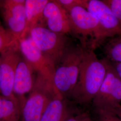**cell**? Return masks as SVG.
Instances as JSON below:
<instances>
[{"label": "cell", "mask_w": 121, "mask_h": 121, "mask_svg": "<svg viewBox=\"0 0 121 121\" xmlns=\"http://www.w3.org/2000/svg\"><path fill=\"white\" fill-rule=\"evenodd\" d=\"M106 73L105 59H99L93 49H85L78 81L70 97L76 103L89 104L98 93Z\"/></svg>", "instance_id": "cell-1"}, {"label": "cell", "mask_w": 121, "mask_h": 121, "mask_svg": "<svg viewBox=\"0 0 121 121\" xmlns=\"http://www.w3.org/2000/svg\"><path fill=\"white\" fill-rule=\"evenodd\" d=\"M85 49L81 45L70 44L56 67L53 82L64 97L71 96L77 82Z\"/></svg>", "instance_id": "cell-2"}, {"label": "cell", "mask_w": 121, "mask_h": 121, "mask_svg": "<svg viewBox=\"0 0 121 121\" xmlns=\"http://www.w3.org/2000/svg\"><path fill=\"white\" fill-rule=\"evenodd\" d=\"M68 13L70 33L79 39L82 48L95 50L104 44L99 22L94 14L80 6Z\"/></svg>", "instance_id": "cell-3"}, {"label": "cell", "mask_w": 121, "mask_h": 121, "mask_svg": "<svg viewBox=\"0 0 121 121\" xmlns=\"http://www.w3.org/2000/svg\"><path fill=\"white\" fill-rule=\"evenodd\" d=\"M60 94L52 80L37 74L33 88L21 109L20 121H39L48 104Z\"/></svg>", "instance_id": "cell-4"}, {"label": "cell", "mask_w": 121, "mask_h": 121, "mask_svg": "<svg viewBox=\"0 0 121 121\" xmlns=\"http://www.w3.org/2000/svg\"><path fill=\"white\" fill-rule=\"evenodd\" d=\"M29 35L40 51L56 67L71 44L66 35L53 32L44 26H35Z\"/></svg>", "instance_id": "cell-5"}, {"label": "cell", "mask_w": 121, "mask_h": 121, "mask_svg": "<svg viewBox=\"0 0 121 121\" xmlns=\"http://www.w3.org/2000/svg\"><path fill=\"white\" fill-rule=\"evenodd\" d=\"M106 73L98 93L92 100L96 110H110L121 102V80L111 62L105 59Z\"/></svg>", "instance_id": "cell-6"}, {"label": "cell", "mask_w": 121, "mask_h": 121, "mask_svg": "<svg viewBox=\"0 0 121 121\" xmlns=\"http://www.w3.org/2000/svg\"><path fill=\"white\" fill-rule=\"evenodd\" d=\"M22 56L19 43L0 53V95L18 104L13 94V84L15 71Z\"/></svg>", "instance_id": "cell-7"}, {"label": "cell", "mask_w": 121, "mask_h": 121, "mask_svg": "<svg viewBox=\"0 0 121 121\" xmlns=\"http://www.w3.org/2000/svg\"><path fill=\"white\" fill-rule=\"evenodd\" d=\"M26 0H1L0 11L7 30L18 40L25 37Z\"/></svg>", "instance_id": "cell-8"}, {"label": "cell", "mask_w": 121, "mask_h": 121, "mask_svg": "<svg viewBox=\"0 0 121 121\" xmlns=\"http://www.w3.org/2000/svg\"><path fill=\"white\" fill-rule=\"evenodd\" d=\"M22 56L36 73L53 81L56 66L36 46L30 35L19 40Z\"/></svg>", "instance_id": "cell-9"}, {"label": "cell", "mask_w": 121, "mask_h": 121, "mask_svg": "<svg viewBox=\"0 0 121 121\" xmlns=\"http://www.w3.org/2000/svg\"><path fill=\"white\" fill-rule=\"evenodd\" d=\"M87 10L97 18L104 43L108 38L121 35V21L102 0H90Z\"/></svg>", "instance_id": "cell-10"}, {"label": "cell", "mask_w": 121, "mask_h": 121, "mask_svg": "<svg viewBox=\"0 0 121 121\" xmlns=\"http://www.w3.org/2000/svg\"><path fill=\"white\" fill-rule=\"evenodd\" d=\"M44 25L50 30L66 35L71 33L68 12L56 0H49L43 11Z\"/></svg>", "instance_id": "cell-11"}, {"label": "cell", "mask_w": 121, "mask_h": 121, "mask_svg": "<svg viewBox=\"0 0 121 121\" xmlns=\"http://www.w3.org/2000/svg\"><path fill=\"white\" fill-rule=\"evenodd\" d=\"M35 73L30 65L22 56L15 73L13 94L17 99L21 110L26 100L25 95L30 93L34 86Z\"/></svg>", "instance_id": "cell-12"}, {"label": "cell", "mask_w": 121, "mask_h": 121, "mask_svg": "<svg viewBox=\"0 0 121 121\" xmlns=\"http://www.w3.org/2000/svg\"><path fill=\"white\" fill-rule=\"evenodd\" d=\"M73 109L67 98L58 94L48 104L39 121H66L73 115Z\"/></svg>", "instance_id": "cell-13"}, {"label": "cell", "mask_w": 121, "mask_h": 121, "mask_svg": "<svg viewBox=\"0 0 121 121\" xmlns=\"http://www.w3.org/2000/svg\"><path fill=\"white\" fill-rule=\"evenodd\" d=\"M49 0H26L25 7L26 17L25 37L29 34L30 30L35 26H45L43 11Z\"/></svg>", "instance_id": "cell-14"}, {"label": "cell", "mask_w": 121, "mask_h": 121, "mask_svg": "<svg viewBox=\"0 0 121 121\" xmlns=\"http://www.w3.org/2000/svg\"><path fill=\"white\" fill-rule=\"evenodd\" d=\"M18 103L0 95V121H20Z\"/></svg>", "instance_id": "cell-15"}, {"label": "cell", "mask_w": 121, "mask_h": 121, "mask_svg": "<svg viewBox=\"0 0 121 121\" xmlns=\"http://www.w3.org/2000/svg\"><path fill=\"white\" fill-rule=\"evenodd\" d=\"M103 44L106 60L112 62H121V35L109 38Z\"/></svg>", "instance_id": "cell-16"}, {"label": "cell", "mask_w": 121, "mask_h": 121, "mask_svg": "<svg viewBox=\"0 0 121 121\" xmlns=\"http://www.w3.org/2000/svg\"><path fill=\"white\" fill-rule=\"evenodd\" d=\"M19 43L18 39L7 29L0 26V53Z\"/></svg>", "instance_id": "cell-17"}, {"label": "cell", "mask_w": 121, "mask_h": 121, "mask_svg": "<svg viewBox=\"0 0 121 121\" xmlns=\"http://www.w3.org/2000/svg\"><path fill=\"white\" fill-rule=\"evenodd\" d=\"M68 12L74 7L80 6L87 9L89 0H56Z\"/></svg>", "instance_id": "cell-18"}, {"label": "cell", "mask_w": 121, "mask_h": 121, "mask_svg": "<svg viewBox=\"0 0 121 121\" xmlns=\"http://www.w3.org/2000/svg\"><path fill=\"white\" fill-rule=\"evenodd\" d=\"M115 16L121 21V0H102Z\"/></svg>", "instance_id": "cell-19"}, {"label": "cell", "mask_w": 121, "mask_h": 121, "mask_svg": "<svg viewBox=\"0 0 121 121\" xmlns=\"http://www.w3.org/2000/svg\"><path fill=\"white\" fill-rule=\"evenodd\" d=\"M99 121H121V120L112 111L108 110H96Z\"/></svg>", "instance_id": "cell-20"}, {"label": "cell", "mask_w": 121, "mask_h": 121, "mask_svg": "<svg viewBox=\"0 0 121 121\" xmlns=\"http://www.w3.org/2000/svg\"><path fill=\"white\" fill-rule=\"evenodd\" d=\"M87 115L86 114H82L77 115H73L66 121H85Z\"/></svg>", "instance_id": "cell-21"}, {"label": "cell", "mask_w": 121, "mask_h": 121, "mask_svg": "<svg viewBox=\"0 0 121 121\" xmlns=\"http://www.w3.org/2000/svg\"><path fill=\"white\" fill-rule=\"evenodd\" d=\"M111 64L115 69L117 74L121 80V62H110Z\"/></svg>", "instance_id": "cell-22"}, {"label": "cell", "mask_w": 121, "mask_h": 121, "mask_svg": "<svg viewBox=\"0 0 121 121\" xmlns=\"http://www.w3.org/2000/svg\"><path fill=\"white\" fill-rule=\"evenodd\" d=\"M112 111L115 114H116L117 117H118L121 120V104H119L118 105L113 107V108L108 110Z\"/></svg>", "instance_id": "cell-23"}, {"label": "cell", "mask_w": 121, "mask_h": 121, "mask_svg": "<svg viewBox=\"0 0 121 121\" xmlns=\"http://www.w3.org/2000/svg\"><path fill=\"white\" fill-rule=\"evenodd\" d=\"M85 121H91V118L89 117L88 115H87V116H86Z\"/></svg>", "instance_id": "cell-24"}, {"label": "cell", "mask_w": 121, "mask_h": 121, "mask_svg": "<svg viewBox=\"0 0 121 121\" xmlns=\"http://www.w3.org/2000/svg\"><path fill=\"white\" fill-rule=\"evenodd\" d=\"M1 24H0V26H1Z\"/></svg>", "instance_id": "cell-25"}, {"label": "cell", "mask_w": 121, "mask_h": 121, "mask_svg": "<svg viewBox=\"0 0 121 121\" xmlns=\"http://www.w3.org/2000/svg\"></svg>", "instance_id": "cell-26"}]
</instances>
